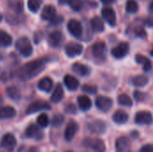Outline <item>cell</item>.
I'll return each instance as SVG.
<instances>
[{"label":"cell","mask_w":153,"mask_h":152,"mask_svg":"<svg viewBox=\"0 0 153 152\" xmlns=\"http://www.w3.org/2000/svg\"><path fill=\"white\" fill-rule=\"evenodd\" d=\"M144 24L149 26V27H153V16L148 17L145 21H144Z\"/></svg>","instance_id":"cell-45"},{"label":"cell","mask_w":153,"mask_h":152,"mask_svg":"<svg viewBox=\"0 0 153 152\" xmlns=\"http://www.w3.org/2000/svg\"><path fill=\"white\" fill-rule=\"evenodd\" d=\"M117 152H133L131 151L130 142L126 137H120L116 142Z\"/></svg>","instance_id":"cell-17"},{"label":"cell","mask_w":153,"mask_h":152,"mask_svg":"<svg viewBox=\"0 0 153 152\" xmlns=\"http://www.w3.org/2000/svg\"><path fill=\"white\" fill-rule=\"evenodd\" d=\"M64 98V90H63V87L61 84H57L56 87L55 88L52 95H51V98H50V100L51 102L53 103H59Z\"/></svg>","instance_id":"cell-25"},{"label":"cell","mask_w":153,"mask_h":152,"mask_svg":"<svg viewBox=\"0 0 153 152\" xmlns=\"http://www.w3.org/2000/svg\"><path fill=\"white\" fill-rule=\"evenodd\" d=\"M132 82L135 87H144L149 82V80L145 75H137L132 79Z\"/></svg>","instance_id":"cell-31"},{"label":"cell","mask_w":153,"mask_h":152,"mask_svg":"<svg viewBox=\"0 0 153 152\" xmlns=\"http://www.w3.org/2000/svg\"><path fill=\"white\" fill-rule=\"evenodd\" d=\"M38 88L44 92H49L53 88L52 79L49 77H44L40 79L38 82Z\"/></svg>","instance_id":"cell-21"},{"label":"cell","mask_w":153,"mask_h":152,"mask_svg":"<svg viewBox=\"0 0 153 152\" xmlns=\"http://www.w3.org/2000/svg\"><path fill=\"white\" fill-rule=\"evenodd\" d=\"M84 145L94 152H105L106 151L105 143L100 139H86L84 141Z\"/></svg>","instance_id":"cell-7"},{"label":"cell","mask_w":153,"mask_h":152,"mask_svg":"<svg viewBox=\"0 0 153 152\" xmlns=\"http://www.w3.org/2000/svg\"><path fill=\"white\" fill-rule=\"evenodd\" d=\"M50 59L46 57L30 61L22 65L17 72V77L22 81H30L38 76L45 69L47 63Z\"/></svg>","instance_id":"cell-1"},{"label":"cell","mask_w":153,"mask_h":152,"mask_svg":"<svg viewBox=\"0 0 153 152\" xmlns=\"http://www.w3.org/2000/svg\"><path fill=\"white\" fill-rule=\"evenodd\" d=\"M37 123L40 127H47L49 124V119L47 114H41L37 118Z\"/></svg>","instance_id":"cell-36"},{"label":"cell","mask_w":153,"mask_h":152,"mask_svg":"<svg viewBox=\"0 0 153 152\" xmlns=\"http://www.w3.org/2000/svg\"><path fill=\"white\" fill-rule=\"evenodd\" d=\"M101 1V3L102 4H112L114 2H115V0H100Z\"/></svg>","instance_id":"cell-46"},{"label":"cell","mask_w":153,"mask_h":152,"mask_svg":"<svg viewBox=\"0 0 153 152\" xmlns=\"http://www.w3.org/2000/svg\"><path fill=\"white\" fill-rule=\"evenodd\" d=\"M117 100L121 106H125V107L133 106V100L127 94H120L117 98Z\"/></svg>","instance_id":"cell-33"},{"label":"cell","mask_w":153,"mask_h":152,"mask_svg":"<svg viewBox=\"0 0 153 152\" xmlns=\"http://www.w3.org/2000/svg\"><path fill=\"white\" fill-rule=\"evenodd\" d=\"M134 34L136 37H139V38H145L147 36V33L143 27H136L134 29Z\"/></svg>","instance_id":"cell-40"},{"label":"cell","mask_w":153,"mask_h":152,"mask_svg":"<svg viewBox=\"0 0 153 152\" xmlns=\"http://www.w3.org/2000/svg\"><path fill=\"white\" fill-rule=\"evenodd\" d=\"M134 120L139 125H150L153 123V116L149 111H140L135 115Z\"/></svg>","instance_id":"cell-8"},{"label":"cell","mask_w":153,"mask_h":152,"mask_svg":"<svg viewBox=\"0 0 153 152\" xmlns=\"http://www.w3.org/2000/svg\"><path fill=\"white\" fill-rule=\"evenodd\" d=\"M15 48L18 50V52L22 56H23L25 57L30 56L33 52V47L31 46L30 40L26 37H22L16 40Z\"/></svg>","instance_id":"cell-2"},{"label":"cell","mask_w":153,"mask_h":152,"mask_svg":"<svg viewBox=\"0 0 153 152\" xmlns=\"http://www.w3.org/2000/svg\"><path fill=\"white\" fill-rule=\"evenodd\" d=\"M26 136L30 139H34L36 141H40L43 139L44 134L41 130L36 125H30L26 129Z\"/></svg>","instance_id":"cell-13"},{"label":"cell","mask_w":153,"mask_h":152,"mask_svg":"<svg viewBox=\"0 0 153 152\" xmlns=\"http://www.w3.org/2000/svg\"><path fill=\"white\" fill-rule=\"evenodd\" d=\"M134 98L136 99V100L138 101H143L145 98L144 93L140 92V91H134Z\"/></svg>","instance_id":"cell-42"},{"label":"cell","mask_w":153,"mask_h":152,"mask_svg":"<svg viewBox=\"0 0 153 152\" xmlns=\"http://www.w3.org/2000/svg\"><path fill=\"white\" fill-rule=\"evenodd\" d=\"M50 109H51V106L48 102H46L44 100H37V101L32 102L27 108L26 114L27 115H32V114H35V113L39 112V111L50 110Z\"/></svg>","instance_id":"cell-3"},{"label":"cell","mask_w":153,"mask_h":152,"mask_svg":"<svg viewBox=\"0 0 153 152\" xmlns=\"http://www.w3.org/2000/svg\"><path fill=\"white\" fill-rule=\"evenodd\" d=\"M2 20H3V15H2V14L0 13V22H2Z\"/></svg>","instance_id":"cell-51"},{"label":"cell","mask_w":153,"mask_h":152,"mask_svg":"<svg viewBox=\"0 0 153 152\" xmlns=\"http://www.w3.org/2000/svg\"><path fill=\"white\" fill-rule=\"evenodd\" d=\"M64 39H65L64 35L59 30H55V31L51 32L48 35V44L52 47H60L62 45Z\"/></svg>","instance_id":"cell-12"},{"label":"cell","mask_w":153,"mask_h":152,"mask_svg":"<svg viewBox=\"0 0 153 152\" xmlns=\"http://www.w3.org/2000/svg\"><path fill=\"white\" fill-rule=\"evenodd\" d=\"M65 112L68 113V114H75L76 113V108L74 104H68L67 106H65Z\"/></svg>","instance_id":"cell-41"},{"label":"cell","mask_w":153,"mask_h":152,"mask_svg":"<svg viewBox=\"0 0 153 152\" xmlns=\"http://www.w3.org/2000/svg\"><path fill=\"white\" fill-rule=\"evenodd\" d=\"M88 129L96 134H102L106 132L107 129V125L105 124V122L101 121V120H95L91 122L88 125Z\"/></svg>","instance_id":"cell-14"},{"label":"cell","mask_w":153,"mask_h":152,"mask_svg":"<svg viewBox=\"0 0 153 152\" xmlns=\"http://www.w3.org/2000/svg\"><path fill=\"white\" fill-rule=\"evenodd\" d=\"M128 119H129L128 114L123 110H117L113 115V121L117 125H124L127 123Z\"/></svg>","instance_id":"cell-24"},{"label":"cell","mask_w":153,"mask_h":152,"mask_svg":"<svg viewBox=\"0 0 153 152\" xmlns=\"http://www.w3.org/2000/svg\"><path fill=\"white\" fill-rule=\"evenodd\" d=\"M101 14L103 19L110 25V26H115L117 23V16L115 11L110 8V7H105L101 11Z\"/></svg>","instance_id":"cell-16"},{"label":"cell","mask_w":153,"mask_h":152,"mask_svg":"<svg viewBox=\"0 0 153 152\" xmlns=\"http://www.w3.org/2000/svg\"><path fill=\"white\" fill-rule=\"evenodd\" d=\"M68 4L72 8V10H74L75 12H79L82 9L83 2H82V0H69Z\"/></svg>","instance_id":"cell-35"},{"label":"cell","mask_w":153,"mask_h":152,"mask_svg":"<svg viewBox=\"0 0 153 152\" xmlns=\"http://www.w3.org/2000/svg\"><path fill=\"white\" fill-rule=\"evenodd\" d=\"M129 49H130V47L127 42H121L111 50V54L115 58L121 59L128 54Z\"/></svg>","instance_id":"cell-10"},{"label":"cell","mask_w":153,"mask_h":152,"mask_svg":"<svg viewBox=\"0 0 153 152\" xmlns=\"http://www.w3.org/2000/svg\"><path fill=\"white\" fill-rule=\"evenodd\" d=\"M0 146H1V148H3L4 150L7 151L8 152H12L16 146L15 137L12 133H6L2 138Z\"/></svg>","instance_id":"cell-9"},{"label":"cell","mask_w":153,"mask_h":152,"mask_svg":"<svg viewBox=\"0 0 153 152\" xmlns=\"http://www.w3.org/2000/svg\"><path fill=\"white\" fill-rule=\"evenodd\" d=\"M42 0H28L27 6L31 13H37L40 8Z\"/></svg>","instance_id":"cell-32"},{"label":"cell","mask_w":153,"mask_h":152,"mask_svg":"<svg viewBox=\"0 0 153 152\" xmlns=\"http://www.w3.org/2000/svg\"><path fill=\"white\" fill-rule=\"evenodd\" d=\"M9 7L16 14H20L23 11V3L22 0H7Z\"/></svg>","instance_id":"cell-28"},{"label":"cell","mask_w":153,"mask_h":152,"mask_svg":"<svg viewBox=\"0 0 153 152\" xmlns=\"http://www.w3.org/2000/svg\"><path fill=\"white\" fill-rule=\"evenodd\" d=\"M93 56L98 60H105L107 57V46L104 42H96L92 46Z\"/></svg>","instance_id":"cell-5"},{"label":"cell","mask_w":153,"mask_h":152,"mask_svg":"<svg viewBox=\"0 0 153 152\" xmlns=\"http://www.w3.org/2000/svg\"><path fill=\"white\" fill-rule=\"evenodd\" d=\"M49 22H50V25H52V26H58V25H60L64 22V18L62 16L56 15Z\"/></svg>","instance_id":"cell-39"},{"label":"cell","mask_w":153,"mask_h":152,"mask_svg":"<svg viewBox=\"0 0 153 152\" xmlns=\"http://www.w3.org/2000/svg\"><path fill=\"white\" fill-rule=\"evenodd\" d=\"M65 122V117L64 116L60 115V114H57V115H55L53 116V119H52V125L54 127H60Z\"/></svg>","instance_id":"cell-37"},{"label":"cell","mask_w":153,"mask_h":152,"mask_svg":"<svg viewBox=\"0 0 153 152\" xmlns=\"http://www.w3.org/2000/svg\"><path fill=\"white\" fill-rule=\"evenodd\" d=\"M151 56H153V47H152V51H151Z\"/></svg>","instance_id":"cell-52"},{"label":"cell","mask_w":153,"mask_h":152,"mask_svg":"<svg viewBox=\"0 0 153 152\" xmlns=\"http://www.w3.org/2000/svg\"><path fill=\"white\" fill-rule=\"evenodd\" d=\"M72 70L74 73H75L80 76H87L90 74L91 72V69L87 65L81 63H74L72 65Z\"/></svg>","instance_id":"cell-19"},{"label":"cell","mask_w":153,"mask_h":152,"mask_svg":"<svg viewBox=\"0 0 153 152\" xmlns=\"http://www.w3.org/2000/svg\"><path fill=\"white\" fill-rule=\"evenodd\" d=\"M12 43L13 39L11 35L4 30H0V47H8Z\"/></svg>","instance_id":"cell-29"},{"label":"cell","mask_w":153,"mask_h":152,"mask_svg":"<svg viewBox=\"0 0 153 152\" xmlns=\"http://www.w3.org/2000/svg\"><path fill=\"white\" fill-rule=\"evenodd\" d=\"M139 5L135 0H127L126 2V11L130 13H134L138 11Z\"/></svg>","instance_id":"cell-34"},{"label":"cell","mask_w":153,"mask_h":152,"mask_svg":"<svg viewBox=\"0 0 153 152\" xmlns=\"http://www.w3.org/2000/svg\"><path fill=\"white\" fill-rule=\"evenodd\" d=\"M140 152H153V144H147V145H144L142 149Z\"/></svg>","instance_id":"cell-43"},{"label":"cell","mask_w":153,"mask_h":152,"mask_svg":"<svg viewBox=\"0 0 153 152\" xmlns=\"http://www.w3.org/2000/svg\"><path fill=\"white\" fill-rule=\"evenodd\" d=\"M42 38H43V33H41V32H37L36 34H34V41H35V43L38 44Z\"/></svg>","instance_id":"cell-44"},{"label":"cell","mask_w":153,"mask_h":152,"mask_svg":"<svg viewBox=\"0 0 153 152\" xmlns=\"http://www.w3.org/2000/svg\"><path fill=\"white\" fill-rule=\"evenodd\" d=\"M67 30L70 32V34L72 36H74V38H77V39L82 38L83 30H82V23L79 21H77L75 19L70 20L67 23Z\"/></svg>","instance_id":"cell-4"},{"label":"cell","mask_w":153,"mask_h":152,"mask_svg":"<svg viewBox=\"0 0 153 152\" xmlns=\"http://www.w3.org/2000/svg\"><path fill=\"white\" fill-rule=\"evenodd\" d=\"M16 116V110L10 106L0 108V119H10Z\"/></svg>","instance_id":"cell-23"},{"label":"cell","mask_w":153,"mask_h":152,"mask_svg":"<svg viewBox=\"0 0 153 152\" xmlns=\"http://www.w3.org/2000/svg\"><path fill=\"white\" fill-rule=\"evenodd\" d=\"M135 61H136V63H138V64H140V65H143V71H144V72H149V71L152 70V62H151V60H150L149 58H147L146 56H143V55H141V54L136 55V56H135Z\"/></svg>","instance_id":"cell-26"},{"label":"cell","mask_w":153,"mask_h":152,"mask_svg":"<svg viewBox=\"0 0 153 152\" xmlns=\"http://www.w3.org/2000/svg\"><path fill=\"white\" fill-rule=\"evenodd\" d=\"M5 91H6L7 96H8L11 99H13V100H14V101H18V100L21 99L20 91H19L18 88L15 87V86H9V87L5 90Z\"/></svg>","instance_id":"cell-30"},{"label":"cell","mask_w":153,"mask_h":152,"mask_svg":"<svg viewBox=\"0 0 153 152\" xmlns=\"http://www.w3.org/2000/svg\"><path fill=\"white\" fill-rule=\"evenodd\" d=\"M95 105L99 110L102 112H108L113 106V100L106 96H99L96 99Z\"/></svg>","instance_id":"cell-6"},{"label":"cell","mask_w":153,"mask_h":152,"mask_svg":"<svg viewBox=\"0 0 153 152\" xmlns=\"http://www.w3.org/2000/svg\"><path fill=\"white\" fill-rule=\"evenodd\" d=\"M29 152H39V151H38V149H37L36 147H31V148L30 149Z\"/></svg>","instance_id":"cell-48"},{"label":"cell","mask_w":153,"mask_h":152,"mask_svg":"<svg viewBox=\"0 0 153 152\" xmlns=\"http://www.w3.org/2000/svg\"><path fill=\"white\" fill-rule=\"evenodd\" d=\"M77 102H78L79 108L82 111H88L91 108V100L88 96L85 95L79 96L77 99Z\"/></svg>","instance_id":"cell-22"},{"label":"cell","mask_w":153,"mask_h":152,"mask_svg":"<svg viewBox=\"0 0 153 152\" xmlns=\"http://www.w3.org/2000/svg\"><path fill=\"white\" fill-rule=\"evenodd\" d=\"M68 2H69V0H58V4H68Z\"/></svg>","instance_id":"cell-47"},{"label":"cell","mask_w":153,"mask_h":152,"mask_svg":"<svg viewBox=\"0 0 153 152\" xmlns=\"http://www.w3.org/2000/svg\"><path fill=\"white\" fill-rule=\"evenodd\" d=\"M150 10L153 12V1L151 3V4H150Z\"/></svg>","instance_id":"cell-49"},{"label":"cell","mask_w":153,"mask_h":152,"mask_svg":"<svg viewBox=\"0 0 153 152\" xmlns=\"http://www.w3.org/2000/svg\"><path fill=\"white\" fill-rule=\"evenodd\" d=\"M65 54L69 57H75L82 53L83 47L76 42H69L65 46Z\"/></svg>","instance_id":"cell-11"},{"label":"cell","mask_w":153,"mask_h":152,"mask_svg":"<svg viewBox=\"0 0 153 152\" xmlns=\"http://www.w3.org/2000/svg\"><path fill=\"white\" fill-rule=\"evenodd\" d=\"M91 25L92 30L96 32H102L105 28L103 20L99 16H95L91 19Z\"/></svg>","instance_id":"cell-27"},{"label":"cell","mask_w":153,"mask_h":152,"mask_svg":"<svg viewBox=\"0 0 153 152\" xmlns=\"http://www.w3.org/2000/svg\"><path fill=\"white\" fill-rule=\"evenodd\" d=\"M82 91L87 93V94H91V95H94L97 93L98 91V88L95 85H89V84H84L82 86Z\"/></svg>","instance_id":"cell-38"},{"label":"cell","mask_w":153,"mask_h":152,"mask_svg":"<svg viewBox=\"0 0 153 152\" xmlns=\"http://www.w3.org/2000/svg\"><path fill=\"white\" fill-rule=\"evenodd\" d=\"M64 83L69 90H76L79 87V81L75 77L70 74H67L65 76Z\"/></svg>","instance_id":"cell-20"},{"label":"cell","mask_w":153,"mask_h":152,"mask_svg":"<svg viewBox=\"0 0 153 152\" xmlns=\"http://www.w3.org/2000/svg\"><path fill=\"white\" fill-rule=\"evenodd\" d=\"M56 15V10L55 6L52 4L45 5L44 8L42 9L41 14H40L41 19H43L45 21H50Z\"/></svg>","instance_id":"cell-18"},{"label":"cell","mask_w":153,"mask_h":152,"mask_svg":"<svg viewBox=\"0 0 153 152\" xmlns=\"http://www.w3.org/2000/svg\"><path fill=\"white\" fill-rule=\"evenodd\" d=\"M78 129H79L78 124L74 121H70L65 131V139L67 142H71L74 138L75 134L77 133Z\"/></svg>","instance_id":"cell-15"},{"label":"cell","mask_w":153,"mask_h":152,"mask_svg":"<svg viewBox=\"0 0 153 152\" xmlns=\"http://www.w3.org/2000/svg\"><path fill=\"white\" fill-rule=\"evenodd\" d=\"M3 104V98H2V96L0 95V106Z\"/></svg>","instance_id":"cell-50"}]
</instances>
